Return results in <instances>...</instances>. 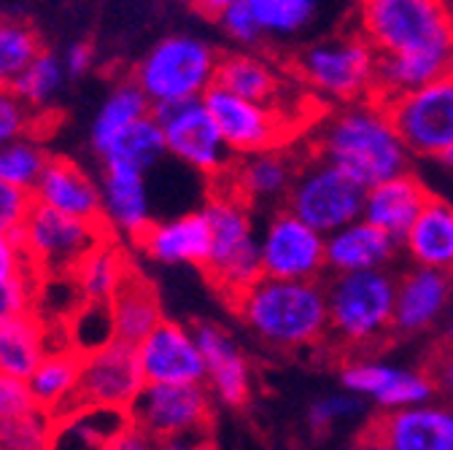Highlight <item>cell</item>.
<instances>
[{
	"label": "cell",
	"instance_id": "6da1fadb",
	"mask_svg": "<svg viewBox=\"0 0 453 450\" xmlns=\"http://www.w3.org/2000/svg\"><path fill=\"white\" fill-rule=\"evenodd\" d=\"M357 11L359 33L378 51L383 103L453 71L450 0H357Z\"/></svg>",
	"mask_w": 453,
	"mask_h": 450
},
{
	"label": "cell",
	"instance_id": "7a4b0ae2",
	"mask_svg": "<svg viewBox=\"0 0 453 450\" xmlns=\"http://www.w3.org/2000/svg\"><path fill=\"white\" fill-rule=\"evenodd\" d=\"M311 154L337 164L365 189L408 173L413 162L380 97L334 105L319 114L311 133Z\"/></svg>",
	"mask_w": 453,
	"mask_h": 450
},
{
	"label": "cell",
	"instance_id": "3957f363",
	"mask_svg": "<svg viewBox=\"0 0 453 450\" xmlns=\"http://www.w3.org/2000/svg\"><path fill=\"white\" fill-rule=\"evenodd\" d=\"M241 321L262 343L300 351L326 340V292L321 280L259 278L235 297Z\"/></svg>",
	"mask_w": 453,
	"mask_h": 450
},
{
	"label": "cell",
	"instance_id": "277c9868",
	"mask_svg": "<svg viewBox=\"0 0 453 450\" xmlns=\"http://www.w3.org/2000/svg\"><path fill=\"white\" fill-rule=\"evenodd\" d=\"M326 340L351 356L370 354L394 334L396 272L332 275L326 284Z\"/></svg>",
	"mask_w": 453,
	"mask_h": 450
},
{
	"label": "cell",
	"instance_id": "5b68a950",
	"mask_svg": "<svg viewBox=\"0 0 453 450\" xmlns=\"http://www.w3.org/2000/svg\"><path fill=\"white\" fill-rule=\"evenodd\" d=\"M303 89L326 105H349L375 97L378 51L362 33H337L305 43L292 60Z\"/></svg>",
	"mask_w": 453,
	"mask_h": 450
},
{
	"label": "cell",
	"instance_id": "8992f818",
	"mask_svg": "<svg viewBox=\"0 0 453 450\" xmlns=\"http://www.w3.org/2000/svg\"><path fill=\"white\" fill-rule=\"evenodd\" d=\"M221 63V51L189 33H173L159 38L133 71V81L141 87L154 108L200 100L213 84Z\"/></svg>",
	"mask_w": 453,
	"mask_h": 450
},
{
	"label": "cell",
	"instance_id": "52a82bcc",
	"mask_svg": "<svg viewBox=\"0 0 453 450\" xmlns=\"http://www.w3.org/2000/svg\"><path fill=\"white\" fill-rule=\"evenodd\" d=\"M200 210L211 230V256L205 272L226 297L235 300L262 278L254 208L230 189L216 187Z\"/></svg>",
	"mask_w": 453,
	"mask_h": 450
},
{
	"label": "cell",
	"instance_id": "ba28073f",
	"mask_svg": "<svg viewBox=\"0 0 453 450\" xmlns=\"http://www.w3.org/2000/svg\"><path fill=\"white\" fill-rule=\"evenodd\" d=\"M365 194L367 189L357 184L346 171L308 151V156L300 159L295 184L283 208L326 238L343 230L346 224L362 218Z\"/></svg>",
	"mask_w": 453,
	"mask_h": 450
},
{
	"label": "cell",
	"instance_id": "9c48e42d",
	"mask_svg": "<svg viewBox=\"0 0 453 450\" xmlns=\"http://www.w3.org/2000/svg\"><path fill=\"white\" fill-rule=\"evenodd\" d=\"M103 221H81L57 213L43 205H33L19 240L38 275H73V270L108 240Z\"/></svg>",
	"mask_w": 453,
	"mask_h": 450
},
{
	"label": "cell",
	"instance_id": "30bf717a",
	"mask_svg": "<svg viewBox=\"0 0 453 450\" xmlns=\"http://www.w3.org/2000/svg\"><path fill=\"white\" fill-rule=\"evenodd\" d=\"M154 119L162 130L167 156L179 159L181 164L189 167V171H195L216 184L233 167L235 154L224 143L203 97L154 108Z\"/></svg>",
	"mask_w": 453,
	"mask_h": 450
},
{
	"label": "cell",
	"instance_id": "8fae6325",
	"mask_svg": "<svg viewBox=\"0 0 453 450\" xmlns=\"http://www.w3.org/2000/svg\"><path fill=\"white\" fill-rule=\"evenodd\" d=\"M386 105L413 156L440 159L453 146V71Z\"/></svg>",
	"mask_w": 453,
	"mask_h": 450
},
{
	"label": "cell",
	"instance_id": "7c38bea8",
	"mask_svg": "<svg viewBox=\"0 0 453 450\" xmlns=\"http://www.w3.org/2000/svg\"><path fill=\"white\" fill-rule=\"evenodd\" d=\"M340 385L359 400L378 408V413H394L405 408L429 405L437 400L434 383L426 370L400 367L370 354L349 356L340 367Z\"/></svg>",
	"mask_w": 453,
	"mask_h": 450
},
{
	"label": "cell",
	"instance_id": "4fadbf2b",
	"mask_svg": "<svg viewBox=\"0 0 453 450\" xmlns=\"http://www.w3.org/2000/svg\"><path fill=\"white\" fill-rule=\"evenodd\" d=\"M213 418V397L205 383L151 385L146 383L130 408L133 426L151 434L157 442L208 431Z\"/></svg>",
	"mask_w": 453,
	"mask_h": 450
},
{
	"label": "cell",
	"instance_id": "5bb4252c",
	"mask_svg": "<svg viewBox=\"0 0 453 450\" xmlns=\"http://www.w3.org/2000/svg\"><path fill=\"white\" fill-rule=\"evenodd\" d=\"M262 275L278 280H319L326 272V238L292 210L275 208L259 235Z\"/></svg>",
	"mask_w": 453,
	"mask_h": 450
},
{
	"label": "cell",
	"instance_id": "9a60e30c",
	"mask_svg": "<svg viewBox=\"0 0 453 450\" xmlns=\"http://www.w3.org/2000/svg\"><path fill=\"white\" fill-rule=\"evenodd\" d=\"M203 103L235 156L283 146L289 141V130L295 133V125L280 111L238 97L219 84L203 95Z\"/></svg>",
	"mask_w": 453,
	"mask_h": 450
},
{
	"label": "cell",
	"instance_id": "2e32d148",
	"mask_svg": "<svg viewBox=\"0 0 453 450\" xmlns=\"http://www.w3.org/2000/svg\"><path fill=\"white\" fill-rule=\"evenodd\" d=\"M146 378L135 346L113 340L111 346L84 356L76 408H119L130 410Z\"/></svg>",
	"mask_w": 453,
	"mask_h": 450
},
{
	"label": "cell",
	"instance_id": "e0dca14e",
	"mask_svg": "<svg viewBox=\"0 0 453 450\" xmlns=\"http://www.w3.org/2000/svg\"><path fill=\"white\" fill-rule=\"evenodd\" d=\"M453 305V275L429 267H405L396 272L394 334L418 337L440 329Z\"/></svg>",
	"mask_w": 453,
	"mask_h": 450
},
{
	"label": "cell",
	"instance_id": "ac0fdd59",
	"mask_svg": "<svg viewBox=\"0 0 453 450\" xmlns=\"http://www.w3.org/2000/svg\"><path fill=\"white\" fill-rule=\"evenodd\" d=\"M146 383L187 385L205 383V364L195 332L179 321H162L143 343L135 346Z\"/></svg>",
	"mask_w": 453,
	"mask_h": 450
},
{
	"label": "cell",
	"instance_id": "d6986e66",
	"mask_svg": "<svg viewBox=\"0 0 453 450\" xmlns=\"http://www.w3.org/2000/svg\"><path fill=\"white\" fill-rule=\"evenodd\" d=\"M300 159L303 156H297L287 146H275V149H265L257 154L235 156L233 167L226 171V176L221 181H216V187L230 189L251 208L287 202V194L297 176Z\"/></svg>",
	"mask_w": 453,
	"mask_h": 450
},
{
	"label": "cell",
	"instance_id": "ffe728a7",
	"mask_svg": "<svg viewBox=\"0 0 453 450\" xmlns=\"http://www.w3.org/2000/svg\"><path fill=\"white\" fill-rule=\"evenodd\" d=\"M103 224L111 235L138 240L151 224V197L146 173L122 162H100Z\"/></svg>",
	"mask_w": 453,
	"mask_h": 450
},
{
	"label": "cell",
	"instance_id": "44dd1931",
	"mask_svg": "<svg viewBox=\"0 0 453 450\" xmlns=\"http://www.w3.org/2000/svg\"><path fill=\"white\" fill-rule=\"evenodd\" d=\"M216 84L230 89L238 97H246L251 103L259 105H270L275 111H280L295 127H300L295 122V117L289 114V92L295 89V84H300L297 79L287 81V73H283L270 57H265L262 51H246V49H235L221 54L219 63V73H216Z\"/></svg>",
	"mask_w": 453,
	"mask_h": 450
},
{
	"label": "cell",
	"instance_id": "7402d4cb",
	"mask_svg": "<svg viewBox=\"0 0 453 450\" xmlns=\"http://www.w3.org/2000/svg\"><path fill=\"white\" fill-rule=\"evenodd\" d=\"M192 332L203 354L205 388L211 391V397L230 408L246 405L251 393V367L246 354L219 324L203 321Z\"/></svg>",
	"mask_w": 453,
	"mask_h": 450
},
{
	"label": "cell",
	"instance_id": "603a6c76",
	"mask_svg": "<svg viewBox=\"0 0 453 450\" xmlns=\"http://www.w3.org/2000/svg\"><path fill=\"white\" fill-rule=\"evenodd\" d=\"M35 205L51 208L81 221H103L100 181L68 156H51L33 189Z\"/></svg>",
	"mask_w": 453,
	"mask_h": 450
},
{
	"label": "cell",
	"instance_id": "cb8c5ba5",
	"mask_svg": "<svg viewBox=\"0 0 453 450\" xmlns=\"http://www.w3.org/2000/svg\"><path fill=\"white\" fill-rule=\"evenodd\" d=\"M370 431L391 450H450L453 413L448 405L434 400L418 408L378 413Z\"/></svg>",
	"mask_w": 453,
	"mask_h": 450
},
{
	"label": "cell",
	"instance_id": "d4e9b609",
	"mask_svg": "<svg viewBox=\"0 0 453 450\" xmlns=\"http://www.w3.org/2000/svg\"><path fill=\"white\" fill-rule=\"evenodd\" d=\"M403 243L388 233L378 230L375 224L357 218L343 230L326 235V272L349 275V272H372L391 270L400 259Z\"/></svg>",
	"mask_w": 453,
	"mask_h": 450
},
{
	"label": "cell",
	"instance_id": "484cf974",
	"mask_svg": "<svg viewBox=\"0 0 453 450\" xmlns=\"http://www.w3.org/2000/svg\"><path fill=\"white\" fill-rule=\"evenodd\" d=\"M135 246L157 264H192L205 270L211 256V230L203 210H192L154 221Z\"/></svg>",
	"mask_w": 453,
	"mask_h": 450
},
{
	"label": "cell",
	"instance_id": "4316f807",
	"mask_svg": "<svg viewBox=\"0 0 453 450\" xmlns=\"http://www.w3.org/2000/svg\"><path fill=\"white\" fill-rule=\"evenodd\" d=\"M429 197L432 192L424 187V181L408 171L367 189L362 218L403 243V238L413 227V221L418 218Z\"/></svg>",
	"mask_w": 453,
	"mask_h": 450
},
{
	"label": "cell",
	"instance_id": "83f0119b",
	"mask_svg": "<svg viewBox=\"0 0 453 450\" xmlns=\"http://www.w3.org/2000/svg\"><path fill=\"white\" fill-rule=\"evenodd\" d=\"M403 254L416 267L453 275V202L434 194L429 197L403 238Z\"/></svg>",
	"mask_w": 453,
	"mask_h": 450
},
{
	"label": "cell",
	"instance_id": "f1b7e54d",
	"mask_svg": "<svg viewBox=\"0 0 453 450\" xmlns=\"http://www.w3.org/2000/svg\"><path fill=\"white\" fill-rule=\"evenodd\" d=\"M81 362H84L81 354L63 346L49 351L43 362L35 367V372L27 378V388L35 408L46 410L54 421L76 410Z\"/></svg>",
	"mask_w": 453,
	"mask_h": 450
},
{
	"label": "cell",
	"instance_id": "f546056e",
	"mask_svg": "<svg viewBox=\"0 0 453 450\" xmlns=\"http://www.w3.org/2000/svg\"><path fill=\"white\" fill-rule=\"evenodd\" d=\"M130 410L119 408H76L54 421L46 450H108L130 426Z\"/></svg>",
	"mask_w": 453,
	"mask_h": 450
},
{
	"label": "cell",
	"instance_id": "4dcf8cb0",
	"mask_svg": "<svg viewBox=\"0 0 453 450\" xmlns=\"http://www.w3.org/2000/svg\"><path fill=\"white\" fill-rule=\"evenodd\" d=\"M111 313H113V337L127 346L143 343L146 337L165 321L154 286L133 267L111 300Z\"/></svg>",
	"mask_w": 453,
	"mask_h": 450
},
{
	"label": "cell",
	"instance_id": "1f68e13d",
	"mask_svg": "<svg viewBox=\"0 0 453 450\" xmlns=\"http://www.w3.org/2000/svg\"><path fill=\"white\" fill-rule=\"evenodd\" d=\"M49 351V324L35 310L0 321V372L4 375L27 380Z\"/></svg>",
	"mask_w": 453,
	"mask_h": 450
},
{
	"label": "cell",
	"instance_id": "d6a6232c",
	"mask_svg": "<svg viewBox=\"0 0 453 450\" xmlns=\"http://www.w3.org/2000/svg\"><path fill=\"white\" fill-rule=\"evenodd\" d=\"M149 114H151V103L146 100L141 87L133 79L119 81L105 95V100L100 103L97 114L92 119V130H89L92 154L100 159L108 151V146L117 141L130 125H135L138 119H143Z\"/></svg>",
	"mask_w": 453,
	"mask_h": 450
},
{
	"label": "cell",
	"instance_id": "836d02e7",
	"mask_svg": "<svg viewBox=\"0 0 453 450\" xmlns=\"http://www.w3.org/2000/svg\"><path fill=\"white\" fill-rule=\"evenodd\" d=\"M265 43H289L305 35L321 14V0H246Z\"/></svg>",
	"mask_w": 453,
	"mask_h": 450
},
{
	"label": "cell",
	"instance_id": "e575fe53",
	"mask_svg": "<svg viewBox=\"0 0 453 450\" xmlns=\"http://www.w3.org/2000/svg\"><path fill=\"white\" fill-rule=\"evenodd\" d=\"M127 272V256L111 240H105L73 270V280L87 302H111Z\"/></svg>",
	"mask_w": 453,
	"mask_h": 450
},
{
	"label": "cell",
	"instance_id": "d590c367",
	"mask_svg": "<svg viewBox=\"0 0 453 450\" xmlns=\"http://www.w3.org/2000/svg\"><path fill=\"white\" fill-rule=\"evenodd\" d=\"M167 156V146L162 138V130L154 119V111L149 117L138 119L135 125H130L117 141L108 146V151L100 156V162H122L130 167H138V171L149 173L151 167H157L162 159Z\"/></svg>",
	"mask_w": 453,
	"mask_h": 450
},
{
	"label": "cell",
	"instance_id": "8d00e7d4",
	"mask_svg": "<svg viewBox=\"0 0 453 450\" xmlns=\"http://www.w3.org/2000/svg\"><path fill=\"white\" fill-rule=\"evenodd\" d=\"M41 51V33L27 19L0 17V87H14Z\"/></svg>",
	"mask_w": 453,
	"mask_h": 450
},
{
	"label": "cell",
	"instance_id": "74e56055",
	"mask_svg": "<svg viewBox=\"0 0 453 450\" xmlns=\"http://www.w3.org/2000/svg\"><path fill=\"white\" fill-rule=\"evenodd\" d=\"M65 79H68V73H65L63 57H57L54 51L43 49L30 63V68L17 79V84L12 89L35 111L38 117L46 119V111L65 89Z\"/></svg>",
	"mask_w": 453,
	"mask_h": 450
},
{
	"label": "cell",
	"instance_id": "f35d334b",
	"mask_svg": "<svg viewBox=\"0 0 453 450\" xmlns=\"http://www.w3.org/2000/svg\"><path fill=\"white\" fill-rule=\"evenodd\" d=\"M51 151L46 149L38 133L22 135L6 146H0V181H6L17 189L33 192L38 179L43 176L46 164L51 162Z\"/></svg>",
	"mask_w": 453,
	"mask_h": 450
},
{
	"label": "cell",
	"instance_id": "ab89813d",
	"mask_svg": "<svg viewBox=\"0 0 453 450\" xmlns=\"http://www.w3.org/2000/svg\"><path fill=\"white\" fill-rule=\"evenodd\" d=\"M113 337V313L111 302H81L79 310L65 321V343L81 354L89 356L105 346H111Z\"/></svg>",
	"mask_w": 453,
	"mask_h": 450
},
{
	"label": "cell",
	"instance_id": "60d3db41",
	"mask_svg": "<svg viewBox=\"0 0 453 450\" xmlns=\"http://www.w3.org/2000/svg\"><path fill=\"white\" fill-rule=\"evenodd\" d=\"M51 429H54V418L46 410L33 408L19 418L0 423V442H4L6 450H46L51 439Z\"/></svg>",
	"mask_w": 453,
	"mask_h": 450
},
{
	"label": "cell",
	"instance_id": "b9f144b4",
	"mask_svg": "<svg viewBox=\"0 0 453 450\" xmlns=\"http://www.w3.org/2000/svg\"><path fill=\"white\" fill-rule=\"evenodd\" d=\"M365 410H367V402L359 400L357 393H351L346 388L343 391H332V393H324V397H319L311 405L308 423L316 431H329L337 423L357 421L359 416H365Z\"/></svg>",
	"mask_w": 453,
	"mask_h": 450
},
{
	"label": "cell",
	"instance_id": "7bdbcfd3",
	"mask_svg": "<svg viewBox=\"0 0 453 450\" xmlns=\"http://www.w3.org/2000/svg\"><path fill=\"white\" fill-rule=\"evenodd\" d=\"M41 125L43 117H38L12 87H0V146H6L22 135H41Z\"/></svg>",
	"mask_w": 453,
	"mask_h": 450
},
{
	"label": "cell",
	"instance_id": "ee69618b",
	"mask_svg": "<svg viewBox=\"0 0 453 450\" xmlns=\"http://www.w3.org/2000/svg\"><path fill=\"white\" fill-rule=\"evenodd\" d=\"M221 33L230 38L238 49L246 51H259L265 46V35L251 14V9L246 6V0H238V4L226 6L219 17H216Z\"/></svg>",
	"mask_w": 453,
	"mask_h": 450
},
{
	"label": "cell",
	"instance_id": "f6af8a7d",
	"mask_svg": "<svg viewBox=\"0 0 453 450\" xmlns=\"http://www.w3.org/2000/svg\"><path fill=\"white\" fill-rule=\"evenodd\" d=\"M38 272L14 278L0 286V321L19 318L35 310V292H38Z\"/></svg>",
	"mask_w": 453,
	"mask_h": 450
},
{
	"label": "cell",
	"instance_id": "bcb514c9",
	"mask_svg": "<svg viewBox=\"0 0 453 450\" xmlns=\"http://www.w3.org/2000/svg\"><path fill=\"white\" fill-rule=\"evenodd\" d=\"M33 205V192L0 181V235H19Z\"/></svg>",
	"mask_w": 453,
	"mask_h": 450
},
{
	"label": "cell",
	"instance_id": "7dc6e473",
	"mask_svg": "<svg viewBox=\"0 0 453 450\" xmlns=\"http://www.w3.org/2000/svg\"><path fill=\"white\" fill-rule=\"evenodd\" d=\"M35 408L27 380H17L12 375L0 372V423H6L12 418H19Z\"/></svg>",
	"mask_w": 453,
	"mask_h": 450
},
{
	"label": "cell",
	"instance_id": "c3c4849f",
	"mask_svg": "<svg viewBox=\"0 0 453 450\" xmlns=\"http://www.w3.org/2000/svg\"><path fill=\"white\" fill-rule=\"evenodd\" d=\"M426 372H429V378L434 383L437 400H442V405L453 408V343L442 340L432 351Z\"/></svg>",
	"mask_w": 453,
	"mask_h": 450
},
{
	"label": "cell",
	"instance_id": "681fc988",
	"mask_svg": "<svg viewBox=\"0 0 453 450\" xmlns=\"http://www.w3.org/2000/svg\"><path fill=\"white\" fill-rule=\"evenodd\" d=\"M38 272L30 262V256L25 254V246L19 240V235H0V286L9 284L14 278Z\"/></svg>",
	"mask_w": 453,
	"mask_h": 450
},
{
	"label": "cell",
	"instance_id": "f907efd6",
	"mask_svg": "<svg viewBox=\"0 0 453 450\" xmlns=\"http://www.w3.org/2000/svg\"><path fill=\"white\" fill-rule=\"evenodd\" d=\"M92 63H95V49L87 43V41H76L73 46H68L65 57H63V65H65V73L71 79H81L92 71Z\"/></svg>",
	"mask_w": 453,
	"mask_h": 450
},
{
	"label": "cell",
	"instance_id": "816d5d0a",
	"mask_svg": "<svg viewBox=\"0 0 453 450\" xmlns=\"http://www.w3.org/2000/svg\"><path fill=\"white\" fill-rule=\"evenodd\" d=\"M108 450H159V442L151 434H146L143 429L130 423L117 439L108 445Z\"/></svg>",
	"mask_w": 453,
	"mask_h": 450
},
{
	"label": "cell",
	"instance_id": "f5cc1de1",
	"mask_svg": "<svg viewBox=\"0 0 453 450\" xmlns=\"http://www.w3.org/2000/svg\"><path fill=\"white\" fill-rule=\"evenodd\" d=\"M159 450H213L208 431L203 434H189V437H179V439H165L159 442Z\"/></svg>",
	"mask_w": 453,
	"mask_h": 450
},
{
	"label": "cell",
	"instance_id": "db71d44e",
	"mask_svg": "<svg viewBox=\"0 0 453 450\" xmlns=\"http://www.w3.org/2000/svg\"><path fill=\"white\" fill-rule=\"evenodd\" d=\"M187 4L192 6V9H197L203 17H211V19H216L226 6H233V4H238V0H187Z\"/></svg>",
	"mask_w": 453,
	"mask_h": 450
},
{
	"label": "cell",
	"instance_id": "11a10c76",
	"mask_svg": "<svg viewBox=\"0 0 453 450\" xmlns=\"http://www.w3.org/2000/svg\"><path fill=\"white\" fill-rule=\"evenodd\" d=\"M354 450H391V447H388V445H386V442H383L380 437H375V434H372V431L367 429V434H365V437L359 439V445H357Z\"/></svg>",
	"mask_w": 453,
	"mask_h": 450
},
{
	"label": "cell",
	"instance_id": "9f6ffc18",
	"mask_svg": "<svg viewBox=\"0 0 453 450\" xmlns=\"http://www.w3.org/2000/svg\"><path fill=\"white\" fill-rule=\"evenodd\" d=\"M442 340H448V343H453V305H450V310H448V316H445V321H442Z\"/></svg>",
	"mask_w": 453,
	"mask_h": 450
},
{
	"label": "cell",
	"instance_id": "6f0895ef",
	"mask_svg": "<svg viewBox=\"0 0 453 450\" xmlns=\"http://www.w3.org/2000/svg\"><path fill=\"white\" fill-rule=\"evenodd\" d=\"M440 162L445 164V171H450V173H453V146H450V149H448V151L440 156Z\"/></svg>",
	"mask_w": 453,
	"mask_h": 450
},
{
	"label": "cell",
	"instance_id": "680465c9",
	"mask_svg": "<svg viewBox=\"0 0 453 450\" xmlns=\"http://www.w3.org/2000/svg\"><path fill=\"white\" fill-rule=\"evenodd\" d=\"M0 450H6V447H4V442H0Z\"/></svg>",
	"mask_w": 453,
	"mask_h": 450
},
{
	"label": "cell",
	"instance_id": "91938a15",
	"mask_svg": "<svg viewBox=\"0 0 453 450\" xmlns=\"http://www.w3.org/2000/svg\"><path fill=\"white\" fill-rule=\"evenodd\" d=\"M450 450H453V445H450Z\"/></svg>",
	"mask_w": 453,
	"mask_h": 450
},
{
	"label": "cell",
	"instance_id": "94428289",
	"mask_svg": "<svg viewBox=\"0 0 453 450\" xmlns=\"http://www.w3.org/2000/svg\"><path fill=\"white\" fill-rule=\"evenodd\" d=\"M450 413H453V408H450Z\"/></svg>",
	"mask_w": 453,
	"mask_h": 450
},
{
	"label": "cell",
	"instance_id": "6125c7cd",
	"mask_svg": "<svg viewBox=\"0 0 453 450\" xmlns=\"http://www.w3.org/2000/svg\"><path fill=\"white\" fill-rule=\"evenodd\" d=\"M450 4H453V0H450Z\"/></svg>",
	"mask_w": 453,
	"mask_h": 450
}]
</instances>
